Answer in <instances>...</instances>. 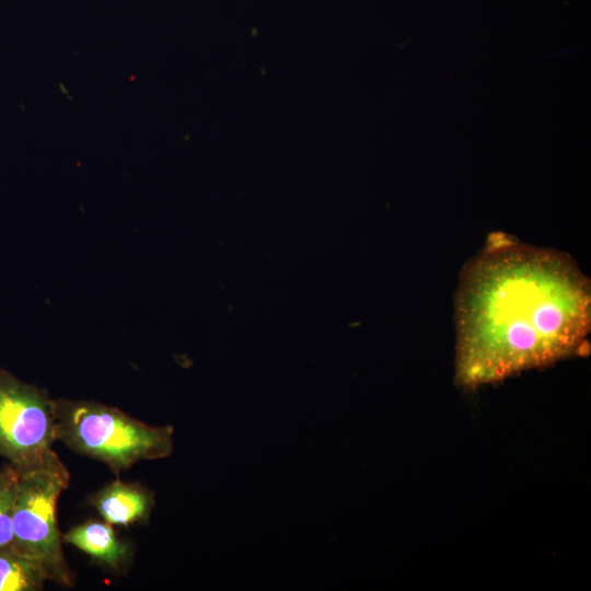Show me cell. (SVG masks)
<instances>
[{
    "label": "cell",
    "mask_w": 591,
    "mask_h": 591,
    "mask_svg": "<svg viewBox=\"0 0 591 591\" xmlns=\"http://www.w3.org/2000/svg\"><path fill=\"white\" fill-rule=\"evenodd\" d=\"M590 300L567 257L508 240L488 244L456 296V383L473 389L569 357L589 333Z\"/></svg>",
    "instance_id": "cell-1"
},
{
    "label": "cell",
    "mask_w": 591,
    "mask_h": 591,
    "mask_svg": "<svg viewBox=\"0 0 591 591\" xmlns=\"http://www.w3.org/2000/svg\"><path fill=\"white\" fill-rule=\"evenodd\" d=\"M56 439L115 472L139 461L169 456L173 428L153 427L121 410L89 401H56Z\"/></svg>",
    "instance_id": "cell-2"
},
{
    "label": "cell",
    "mask_w": 591,
    "mask_h": 591,
    "mask_svg": "<svg viewBox=\"0 0 591 591\" xmlns=\"http://www.w3.org/2000/svg\"><path fill=\"white\" fill-rule=\"evenodd\" d=\"M69 482V472L53 449L34 464L15 468L12 547L40 563L49 580L65 586L72 584V577L56 511Z\"/></svg>",
    "instance_id": "cell-3"
},
{
    "label": "cell",
    "mask_w": 591,
    "mask_h": 591,
    "mask_svg": "<svg viewBox=\"0 0 591 591\" xmlns=\"http://www.w3.org/2000/svg\"><path fill=\"white\" fill-rule=\"evenodd\" d=\"M56 401L0 367V455L15 468L39 461L56 439Z\"/></svg>",
    "instance_id": "cell-4"
},
{
    "label": "cell",
    "mask_w": 591,
    "mask_h": 591,
    "mask_svg": "<svg viewBox=\"0 0 591 591\" xmlns=\"http://www.w3.org/2000/svg\"><path fill=\"white\" fill-rule=\"evenodd\" d=\"M93 505L107 523L128 525L149 517L153 495L140 486L116 480L94 497Z\"/></svg>",
    "instance_id": "cell-5"
},
{
    "label": "cell",
    "mask_w": 591,
    "mask_h": 591,
    "mask_svg": "<svg viewBox=\"0 0 591 591\" xmlns=\"http://www.w3.org/2000/svg\"><path fill=\"white\" fill-rule=\"evenodd\" d=\"M62 540L105 565L117 569L127 559L126 546L116 537L109 523L90 521L72 528Z\"/></svg>",
    "instance_id": "cell-6"
},
{
    "label": "cell",
    "mask_w": 591,
    "mask_h": 591,
    "mask_svg": "<svg viewBox=\"0 0 591 591\" xmlns=\"http://www.w3.org/2000/svg\"><path fill=\"white\" fill-rule=\"evenodd\" d=\"M49 576L37 560L12 546L0 548V591L40 590Z\"/></svg>",
    "instance_id": "cell-7"
},
{
    "label": "cell",
    "mask_w": 591,
    "mask_h": 591,
    "mask_svg": "<svg viewBox=\"0 0 591 591\" xmlns=\"http://www.w3.org/2000/svg\"><path fill=\"white\" fill-rule=\"evenodd\" d=\"M15 468L9 463L0 471V548L12 546Z\"/></svg>",
    "instance_id": "cell-8"
}]
</instances>
